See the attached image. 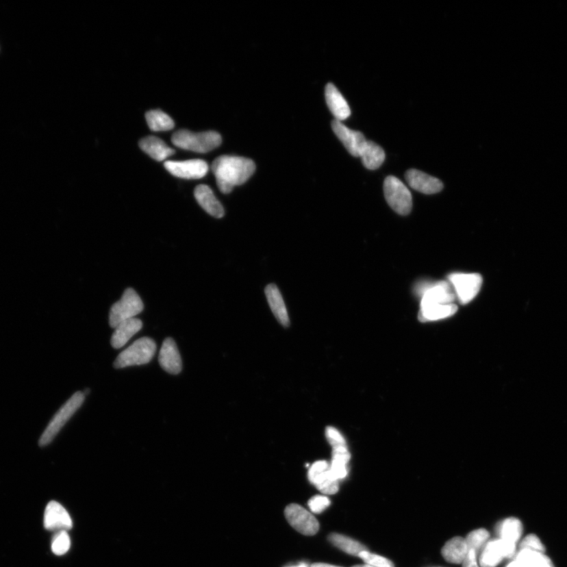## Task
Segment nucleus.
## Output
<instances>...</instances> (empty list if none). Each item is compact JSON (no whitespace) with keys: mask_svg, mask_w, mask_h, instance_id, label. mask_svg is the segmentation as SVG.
Listing matches in <instances>:
<instances>
[{"mask_svg":"<svg viewBox=\"0 0 567 567\" xmlns=\"http://www.w3.org/2000/svg\"><path fill=\"white\" fill-rule=\"evenodd\" d=\"M386 201L399 214L407 215L412 209V197L409 189L397 177L388 176L384 182Z\"/></svg>","mask_w":567,"mask_h":567,"instance_id":"obj_6","label":"nucleus"},{"mask_svg":"<svg viewBox=\"0 0 567 567\" xmlns=\"http://www.w3.org/2000/svg\"><path fill=\"white\" fill-rule=\"evenodd\" d=\"M285 514L288 523L299 533L305 536H313L318 533V520L298 504L292 503L287 506Z\"/></svg>","mask_w":567,"mask_h":567,"instance_id":"obj_11","label":"nucleus"},{"mask_svg":"<svg viewBox=\"0 0 567 567\" xmlns=\"http://www.w3.org/2000/svg\"><path fill=\"white\" fill-rule=\"evenodd\" d=\"M89 392H90V390H89V388H86V390L83 392L84 395H85L86 396L88 395V394H89Z\"/></svg>","mask_w":567,"mask_h":567,"instance_id":"obj_37","label":"nucleus"},{"mask_svg":"<svg viewBox=\"0 0 567 567\" xmlns=\"http://www.w3.org/2000/svg\"><path fill=\"white\" fill-rule=\"evenodd\" d=\"M325 97L328 108L336 120L341 122L350 116L351 109L348 102L333 84L329 83L325 86Z\"/></svg>","mask_w":567,"mask_h":567,"instance_id":"obj_17","label":"nucleus"},{"mask_svg":"<svg viewBox=\"0 0 567 567\" xmlns=\"http://www.w3.org/2000/svg\"><path fill=\"white\" fill-rule=\"evenodd\" d=\"M490 534L485 529H479L474 530L467 535L466 542L468 546L469 550L475 551L477 555L481 554V551L484 549L490 538Z\"/></svg>","mask_w":567,"mask_h":567,"instance_id":"obj_30","label":"nucleus"},{"mask_svg":"<svg viewBox=\"0 0 567 567\" xmlns=\"http://www.w3.org/2000/svg\"><path fill=\"white\" fill-rule=\"evenodd\" d=\"M333 459L331 463L330 470L338 480L345 479L348 475V466L351 459V454L348 449L346 443L339 444L332 446Z\"/></svg>","mask_w":567,"mask_h":567,"instance_id":"obj_24","label":"nucleus"},{"mask_svg":"<svg viewBox=\"0 0 567 567\" xmlns=\"http://www.w3.org/2000/svg\"><path fill=\"white\" fill-rule=\"evenodd\" d=\"M332 129L336 136L342 142L346 151L354 157H360L367 140L360 131L350 129L338 120L332 122Z\"/></svg>","mask_w":567,"mask_h":567,"instance_id":"obj_13","label":"nucleus"},{"mask_svg":"<svg viewBox=\"0 0 567 567\" xmlns=\"http://www.w3.org/2000/svg\"><path fill=\"white\" fill-rule=\"evenodd\" d=\"M140 148L152 159L162 162L175 154V151L170 148L164 140L156 136H150L142 139L139 143Z\"/></svg>","mask_w":567,"mask_h":567,"instance_id":"obj_22","label":"nucleus"},{"mask_svg":"<svg viewBox=\"0 0 567 567\" xmlns=\"http://www.w3.org/2000/svg\"><path fill=\"white\" fill-rule=\"evenodd\" d=\"M144 310V303L133 288H127L123 293L122 299L115 303L110 308L109 324L110 327H117L120 323L126 320L134 318Z\"/></svg>","mask_w":567,"mask_h":567,"instance_id":"obj_5","label":"nucleus"},{"mask_svg":"<svg viewBox=\"0 0 567 567\" xmlns=\"http://www.w3.org/2000/svg\"><path fill=\"white\" fill-rule=\"evenodd\" d=\"M159 362L162 368L169 374H180L182 360L175 340L168 338L164 341L160 351Z\"/></svg>","mask_w":567,"mask_h":567,"instance_id":"obj_15","label":"nucleus"},{"mask_svg":"<svg viewBox=\"0 0 567 567\" xmlns=\"http://www.w3.org/2000/svg\"><path fill=\"white\" fill-rule=\"evenodd\" d=\"M172 143L184 150L207 153L218 148L222 144V136L215 131L197 134L181 129L173 135Z\"/></svg>","mask_w":567,"mask_h":567,"instance_id":"obj_2","label":"nucleus"},{"mask_svg":"<svg viewBox=\"0 0 567 567\" xmlns=\"http://www.w3.org/2000/svg\"><path fill=\"white\" fill-rule=\"evenodd\" d=\"M469 549L466 540L456 537L449 540L444 546L441 554L446 561L451 564H463Z\"/></svg>","mask_w":567,"mask_h":567,"instance_id":"obj_25","label":"nucleus"},{"mask_svg":"<svg viewBox=\"0 0 567 567\" xmlns=\"http://www.w3.org/2000/svg\"><path fill=\"white\" fill-rule=\"evenodd\" d=\"M405 177L408 185L414 190L427 194V195L440 192L444 188L443 183L438 178L418 170H409L406 173Z\"/></svg>","mask_w":567,"mask_h":567,"instance_id":"obj_16","label":"nucleus"},{"mask_svg":"<svg viewBox=\"0 0 567 567\" xmlns=\"http://www.w3.org/2000/svg\"><path fill=\"white\" fill-rule=\"evenodd\" d=\"M496 532L500 539L517 544L522 535V524L518 518H509L498 525Z\"/></svg>","mask_w":567,"mask_h":567,"instance_id":"obj_27","label":"nucleus"},{"mask_svg":"<svg viewBox=\"0 0 567 567\" xmlns=\"http://www.w3.org/2000/svg\"><path fill=\"white\" fill-rule=\"evenodd\" d=\"M291 567H307V566L306 565L301 564V565H299V566H291Z\"/></svg>","mask_w":567,"mask_h":567,"instance_id":"obj_39","label":"nucleus"},{"mask_svg":"<svg viewBox=\"0 0 567 567\" xmlns=\"http://www.w3.org/2000/svg\"><path fill=\"white\" fill-rule=\"evenodd\" d=\"M265 292L268 303L277 321L284 327H288L290 324V318H288L285 302L278 288L275 284H270L266 286Z\"/></svg>","mask_w":567,"mask_h":567,"instance_id":"obj_21","label":"nucleus"},{"mask_svg":"<svg viewBox=\"0 0 567 567\" xmlns=\"http://www.w3.org/2000/svg\"><path fill=\"white\" fill-rule=\"evenodd\" d=\"M477 555L475 551L469 550L464 561L463 562V567H479L477 561Z\"/></svg>","mask_w":567,"mask_h":567,"instance_id":"obj_35","label":"nucleus"},{"mask_svg":"<svg viewBox=\"0 0 567 567\" xmlns=\"http://www.w3.org/2000/svg\"><path fill=\"white\" fill-rule=\"evenodd\" d=\"M458 307L456 304H432L425 307H420L418 319L422 323L438 321L453 316Z\"/></svg>","mask_w":567,"mask_h":567,"instance_id":"obj_23","label":"nucleus"},{"mask_svg":"<svg viewBox=\"0 0 567 567\" xmlns=\"http://www.w3.org/2000/svg\"><path fill=\"white\" fill-rule=\"evenodd\" d=\"M448 279L462 304L472 301L479 293L483 283L482 277L479 274L454 273L448 277Z\"/></svg>","mask_w":567,"mask_h":567,"instance_id":"obj_7","label":"nucleus"},{"mask_svg":"<svg viewBox=\"0 0 567 567\" xmlns=\"http://www.w3.org/2000/svg\"><path fill=\"white\" fill-rule=\"evenodd\" d=\"M516 549V544L500 538L490 540L480 554V565L481 567H495L503 559L514 558L517 553Z\"/></svg>","mask_w":567,"mask_h":567,"instance_id":"obj_9","label":"nucleus"},{"mask_svg":"<svg viewBox=\"0 0 567 567\" xmlns=\"http://www.w3.org/2000/svg\"><path fill=\"white\" fill-rule=\"evenodd\" d=\"M362 164L366 169L375 171L378 169L386 160L385 151L375 142L367 140L360 157Z\"/></svg>","mask_w":567,"mask_h":567,"instance_id":"obj_26","label":"nucleus"},{"mask_svg":"<svg viewBox=\"0 0 567 567\" xmlns=\"http://www.w3.org/2000/svg\"><path fill=\"white\" fill-rule=\"evenodd\" d=\"M194 196L205 212L212 216L220 218L224 216L225 211L216 197L214 196L212 188L207 186H198L194 191Z\"/></svg>","mask_w":567,"mask_h":567,"instance_id":"obj_18","label":"nucleus"},{"mask_svg":"<svg viewBox=\"0 0 567 567\" xmlns=\"http://www.w3.org/2000/svg\"><path fill=\"white\" fill-rule=\"evenodd\" d=\"M156 344L149 338H142L121 353L114 362V368L149 364L156 353Z\"/></svg>","mask_w":567,"mask_h":567,"instance_id":"obj_4","label":"nucleus"},{"mask_svg":"<svg viewBox=\"0 0 567 567\" xmlns=\"http://www.w3.org/2000/svg\"><path fill=\"white\" fill-rule=\"evenodd\" d=\"M164 166L173 176L189 180L201 179L209 170L207 162L201 160L166 161Z\"/></svg>","mask_w":567,"mask_h":567,"instance_id":"obj_12","label":"nucleus"},{"mask_svg":"<svg viewBox=\"0 0 567 567\" xmlns=\"http://www.w3.org/2000/svg\"><path fill=\"white\" fill-rule=\"evenodd\" d=\"M71 548V539L66 531L58 532L52 540L51 549L57 555H62Z\"/></svg>","mask_w":567,"mask_h":567,"instance_id":"obj_31","label":"nucleus"},{"mask_svg":"<svg viewBox=\"0 0 567 567\" xmlns=\"http://www.w3.org/2000/svg\"><path fill=\"white\" fill-rule=\"evenodd\" d=\"M519 549L520 550L528 549L533 551H538V553H545V547L542 542V540H540L538 536L534 534H529L527 536V537L522 540L521 544H520Z\"/></svg>","mask_w":567,"mask_h":567,"instance_id":"obj_33","label":"nucleus"},{"mask_svg":"<svg viewBox=\"0 0 567 567\" xmlns=\"http://www.w3.org/2000/svg\"><path fill=\"white\" fill-rule=\"evenodd\" d=\"M308 479L324 494L333 495L339 490V480L333 475L327 461L315 462L309 470Z\"/></svg>","mask_w":567,"mask_h":567,"instance_id":"obj_10","label":"nucleus"},{"mask_svg":"<svg viewBox=\"0 0 567 567\" xmlns=\"http://www.w3.org/2000/svg\"><path fill=\"white\" fill-rule=\"evenodd\" d=\"M143 327L141 320L138 318H131L120 323L114 328L110 343L114 349H119L123 348L134 336L139 332Z\"/></svg>","mask_w":567,"mask_h":567,"instance_id":"obj_20","label":"nucleus"},{"mask_svg":"<svg viewBox=\"0 0 567 567\" xmlns=\"http://www.w3.org/2000/svg\"><path fill=\"white\" fill-rule=\"evenodd\" d=\"M330 505L329 499L323 496H315L308 502L311 511L315 514L322 513Z\"/></svg>","mask_w":567,"mask_h":567,"instance_id":"obj_34","label":"nucleus"},{"mask_svg":"<svg viewBox=\"0 0 567 567\" xmlns=\"http://www.w3.org/2000/svg\"><path fill=\"white\" fill-rule=\"evenodd\" d=\"M312 567H340V566H336L329 565V564H314L312 566Z\"/></svg>","mask_w":567,"mask_h":567,"instance_id":"obj_36","label":"nucleus"},{"mask_svg":"<svg viewBox=\"0 0 567 567\" xmlns=\"http://www.w3.org/2000/svg\"><path fill=\"white\" fill-rule=\"evenodd\" d=\"M359 556L366 565L373 567H394L391 560L382 557L381 555L370 553L368 551H362Z\"/></svg>","mask_w":567,"mask_h":567,"instance_id":"obj_32","label":"nucleus"},{"mask_svg":"<svg viewBox=\"0 0 567 567\" xmlns=\"http://www.w3.org/2000/svg\"><path fill=\"white\" fill-rule=\"evenodd\" d=\"M147 123L154 132H164L175 127L173 119L160 110H152L146 114Z\"/></svg>","mask_w":567,"mask_h":567,"instance_id":"obj_28","label":"nucleus"},{"mask_svg":"<svg viewBox=\"0 0 567 567\" xmlns=\"http://www.w3.org/2000/svg\"><path fill=\"white\" fill-rule=\"evenodd\" d=\"M212 169L219 190L229 194L236 186L243 185L254 175L255 162L247 158L223 155L213 162Z\"/></svg>","mask_w":567,"mask_h":567,"instance_id":"obj_1","label":"nucleus"},{"mask_svg":"<svg viewBox=\"0 0 567 567\" xmlns=\"http://www.w3.org/2000/svg\"><path fill=\"white\" fill-rule=\"evenodd\" d=\"M506 567H555L553 562L544 553L528 549H521Z\"/></svg>","mask_w":567,"mask_h":567,"instance_id":"obj_19","label":"nucleus"},{"mask_svg":"<svg viewBox=\"0 0 567 567\" xmlns=\"http://www.w3.org/2000/svg\"><path fill=\"white\" fill-rule=\"evenodd\" d=\"M85 399L83 392H77L57 412L40 438V447H45L53 441L62 428L81 407Z\"/></svg>","mask_w":567,"mask_h":567,"instance_id":"obj_3","label":"nucleus"},{"mask_svg":"<svg viewBox=\"0 0 567 567\" xmlns=\"http://www.w3.org/2000/svg\"><path fill=\"white\" fill-rule=\"evenodd\" d=\"M329 540L336 547L351 555H358L362 551H367L364 544L356 542L345 536L339 533H331L329 536Z\"/></svg>","mask_w":567,"mask_h":567,"instance_id":"obj_29","label":"nucleus"},{"mask_svg":"<svg viewBox=\"0 0 567 567\" xmlns=\"http://www.w3.org/2000/svg\"><path fill=\"white\" fill-rule=\"evenodd\" d=\"M45 527L50 531H67L73 527L69 513L60 503L51 501L46 507Z\"/></svg>","mask_w":567,"mask_h":567,"instance_id":"obj_14","label":"nucleus"},{"mask_svg":"<svg viewBox=\"0 0 567 567\" xmlns=\"http://www.w3.org/2000/svg\"><path fill=\"white\" fill-rule=\"evenodd\" d=\"M416 291L422 297L420 307L454 303L456 297L450 284L446 281L420 284Z\"/></svg>","mask_w":567,"mask_h":567,"instance_id":"obj_8","label":"nucleus"},{"mask_svg":"<svg viewBox=\"0 0 567 567\" xmlns=\"http://www.w3.org/2000/svg\"><path fill=\"white\" fill-rule=\"evenodd\" d=\"M353 567H373V566L365 564V565L355 566H353Z\"/></svg>","mask_w":567,"mask_h":567,"instance_id":"obj_38","label":"nucleus"}]
</instances>
